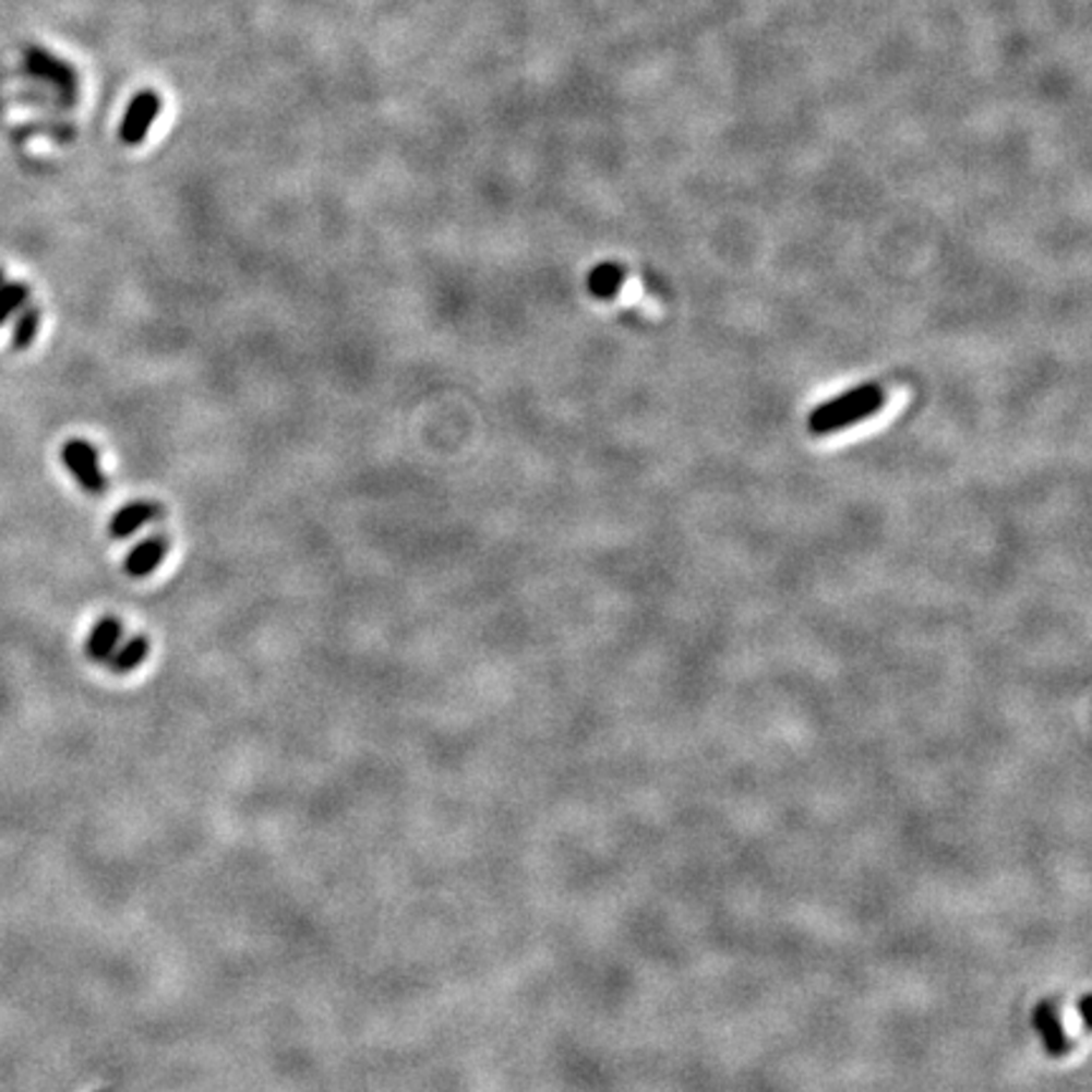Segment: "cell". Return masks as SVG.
I'll use <instances>...</instances> for the list:
<instances>
[{"label": "cell", "mask_w": 1092, "mask_h": 1092, "mask_svg": "<svg viewBox=\"0 0 1092 1092\" xmlns=\"http://www.w3.org/2000/svg\"><path fill=\"white\" fill-rule=\"evenodd\" d=\"M620 284H623V271H620V266H615V263H602V266H597L592 274H589L587 281L589 291L600 299L615 297Z\"/></svg>", "instance_id": "cell-10"}, {"label": "cell", "mask_w": 1092, "mask_h": 1092, "mask_svg": "<svg viewBox=\"0 0 1092 1092\" xmlns=\"http://www.w3.org/2000/svg\"><path fill=\"white\" fill-rule=\"evenodd\" d=\"M61 460L63 466L69 468V473L74 476V481L82 485L86 493L92 496H99V493L107 491V476L99 466L97 448L84 437H69L61 448Z\"/></svg>", "instance_id": "cell-2"}, {"label": "cell", "mask_w": 1092, "mask_h": 1092, "mask_svg": "<svg viewBox=\"0 0 1092 1092\" xmlns=\"http://www.w3.org/2000/svg\"><path fill=\"white\" fill-rule=\"evenodd\" d=\"M163 109V99L155 89H145L140 94H134L130 107H127L122 117V127H119V140L124 142L127 147H137L145 142V137L153 130L155 119Z\"/></svg>", "instance_id": "cell-3"}, {"label": "cell", "mask_w": 1092, "mask_h": 1092, "mask_svg": "<svg viewBox=\"0 0 1092 1092\" xmlns=\"http://www.w3.org/2000/svg\"><path fill=\"white\" fill-rule=\"evenodd\" d=\"M122 635H124V625L119 623L117 617H111V615L101 617L99 623L92 627L89 640H86V656H89V660H94V663H105V660L115 656V650L119 648Z\"/></svg>", "instance_id": "cell-6"}, {"label": "cell", "mask_w": 1092, "mask_h": 1092, "mask_svg": "<svg viewBox=\"0 0 1092 1092\" xmlns=\"http://www.w3.org/2000/svg\"><path fill=\"white\" fill-rule=\"evenodd\" d=\"M38 326H41V309L34 304L21 307L19 312H15V324H13V337H11L13 349H19L21 352V349H28L34 345Z\"/></svg>", "instance_id": "cell-9"}, {"label": "cell", "mask_w": 1092, "mask_h": 1092, "mask_svg": "<svg viewBox=\"0 0 1092 1092\" xmlns=\"http://www.w3.org/2000/svg\"><path fill=\"white\" fill-rule=\"evenodd\" d=\"M31 289L23 281H5L0 286V326L11 319L21 307L28 304Z\"/></svg>", "instance_id": "cell-11"}, {"label": "cell", "mask_w": 1092, "mask_h": 1092, "mask_svg": "<svg viewBox=\"0 0 1092 1092\" xmlns=\"http://www.w3.org/2000/svg\"><path fill=\"white\" fill-rule=\"evenodd\" d=\"M149 656V640L145 635L132 637L127 640L122 648L115 650V656L109 658V665L115 673H132L134 668H140Z\"/></svg>", "instance_id": "cell-8"}, {"label": "cell", "mask_w": 1092, "mask_h": 1092, "mask_svg": "<svg viewBox=\"0 0 1092 1092\" xmlns=\"http://www.w3.org/2000/svg\"><path fill=\"white\" fill-rule=\"evenodd\" d=\"M26 63H28V69L34 71L36 76L49 79V82L59 86V89H63L67 94H74V89H76L74 71H71L63 61L56 59V56H51L49 51L28 49Z\"/></svg>", "instance_id": "cell-7"}, {"label": "cell", "mask_w": 1092, "mask_h": 1092, "mask_svg": "<svg viewBox=\"0 0 1092 1092\" xmlns=\"http://www.w3.org/2000/svg\"><path fill=\"white\" fill-rule=\"evenodd\" d=\"M159 514H163V508H159V504H155V501H132V504L122 506L115 516H111L109 533L115 539H127L132 537L134 531H140L142 526L153 524Z\"/></svg>", "instance_id": "cell-4"}, {"label": "cell", "mask_w": 1092, "mask_h": 1092, "mask_svg": "<svg viewBox=\"0 0 1092 1092\" xmlns=\"http://www.w3.org/2000/svg\"><path fill=\"white\" fill-rule=\"evenodd\" d=\"M3 284H5V271L0 268V286H3Z\"/></svg>", "instance_id": "cell-12"}, {"label": "cell", "mask_w": 1092, "mask_h": 1092, "mask_svg": "<svg viewBox=\"0 0 1092 1092\" xmlns=\"http://www.w3.org/2000/svg\"><path fill=\"white\" fill-rule=\"evenodd\" d=\"M880 405H883V389L875 385H863L852 389V393L840 395L837 400L819 405V408L809 416V430L817 435L835 433V430L855 425V422L873 416V412H878Z\"/></svg>", "instance_id": "cell-1"}, {"label": "cell", "mask_w": 1092, "mask_h": 1092, "mask_svg": "<svg viewBox=\"0 0 1092 1092\" xmlns=\"http://www.w3.org/2000/svg\"><path fill=\"white\" fill-rule=\"evenodd\" d=\"M167 552H170V539L167 537H149L145 541H140V544L127 554L124 572L134 579L147 577V574H153L159 564L165 562Z\"/></svg>", "instance_id": "cell-5"}]
</instances>
